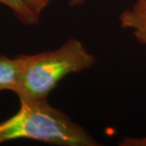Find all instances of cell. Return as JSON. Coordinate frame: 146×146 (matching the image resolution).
Listing matches in <instances>:
<instances>
[{"instance_id": "obj_1", "label": "cell", "mask_w": 146, "mask_h": 146, "mask_svg": "<svg viewBox=\"0 0 146 146\" xmlns=\"http://www.w3.org/2000/svg\"><path fill=\"white\" fill-rule=\"evenodd\" d=\"M29 139L58 146H98L83 127L47 100L21 102L19 110L0 123V145Z\"/></svg>"}, {"instance_id": "obj_2", "label": "cell", "mask_w": 146, "mask_h": 146, "mask_svg": "<svg viewBox=\"0 0 146 146\" xmlns=\"http://www.w3.org/2000/svg\"><path fill=\"white\" fill-rule=\"evenodd\" d=\"M20 80L15 94L20 102L46 100L61 80L91 68L96 58L76 38H70L56 50L21 54Z\"/></svg>"}, {"instance_id": "obj_3", "label": "cell", "mask_w": 146, "mask_h": 146, "mask_svg": "<svg viewBox=\"0 0 146 146\" xmlns=\"http://www.w3.org/2000/svg\"><path fill=\"white\" fill-rule=\"evenodd\" d=\"M119 23L146 47V0H136L133 5L120 14Z\"/></svg>"}, {"instance_id": "obj_4", "label": "cell", "mask_w": 146, "mask_h": 146, "mask_svg": "<svg viewBox=\"0 0 146 146\" xmlns=\"http://www.w3.org/2000/svg\"><path fill=\"white\" fill-rule=\"evenodd\" d=\"M22 58L18 55L15 58L0 55V92H15L20 80Z\"/></svg>"}, {"instance_id": "obj_5", "label": "cell", "mask_w": 146, "mask_h": 146, "mask_svg": "<svg viewBox=\"0 0 146 146\" xmlns=\"http://www.w3.org/2000/svg\"><path fill=\"white\" fill-rule=\"evenodd\" d=\"M0 3L7 7L16 19L25 25L32 26L39 22L40 17L33 13L22 0H0Z\"/></svg>"}, {"instance_id": "obj_6", "label": "cell", "mask_w": 146, "mask_h": 146, "mask_svg": "<svg viewBox=\"0 0 146 146\" xmlns=\"http://www.w3.org/2000/svg\"><path fill=\"white\" fill-rule=\"evenodd\" d=\"M22 1L33 13L40 17V15L42 14V11L46 9V7L53 0H22Z\"/></svg>"}, {"instance_id": "obj_7", "label": "cell", "mask_w": 146, "mask_h": 146, "mask_svg": "<svg viewBox=\"0 0 146 146\" xmlns=\"http://www.w3.org/2000/svg\"><path fill=\"white\" fill-rule=\"evenodd\" d=\"M119 145L121 146H146V136H126L120 140Z\"/></svg>"}, {"instance_id": "obj_8", "label": "cell", "mask_w": 146, "mask_h": 146, "mask_svg": "<svg viewBox=\"0 0 146 146\" xmlns=\"http://www.w3.org/2000/svg\"><path fill=\"white\" fill-rule=\"evenodd\" d=\"M85 0H70V5L72 6H79L81 5L82 3H84Z\"/></svg>"}]
</instances>
